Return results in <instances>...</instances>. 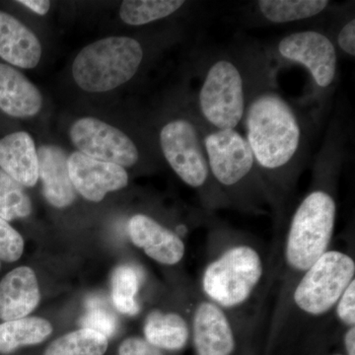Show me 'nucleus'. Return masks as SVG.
<instances>
[{
	"label": "nucleus",
	"instance_id": "obj_1",
	"mask_svg": "<svg viewBox=\"0 0 355 355\" xmlns=\"http://www.w3.org/2000/svg\"><path fill=\"white\" fill-rule=\"evenodd\" d=\"M277 67L270 64L254 87L241 125L268 190H286L309 153L307 119L287 101L277 85Z\"/></svg>",
	"mask_w": 355,
	"mask_h": 355
},
{
	"label": "nucleus",
	"instance_id": "obj_2",
	"mask_svg": "<svg viewBox=\"0 0 355 355\" xmlns=\"http://www.w3.org/2000/svg\"><path fill=\"white\" fill-rule=\"evenodd\" d=\"M272 60L270 51L258 48L222 51L210 58L193 99L203 123L216 130H237L254 87Z\"/></svg>",
	"mask_w": 355,
	"mask_h": 355
},
{
	"label": "nucleus",
	"instance_id": "obj_3",
	"mask_svg": "<svg viewBox=\"0 0 355 355\" xmlns=\"http://www.w3.org/2000/svg\"><path fill=\"white\" fill-rule=\"evenodd\" d=\"M144 55L137 40L108 37L81 50L72 64V76L77 85L87 92H108L137 76Z\"/></svg>",
	"mask_w": 355,
	"mask_h": 355
},
{
	"label": "nucleus",
	"instance_id": "obj_4",
	"mask_svg": "<svg viewBox=\"0 0 355 355\" xmlns=\"http://www.w3.org/2000/svg\"><path fill=\"white\" fill-rule=\"evenodd\" d=\"M159 146L165 160L178 177L191 188L209 198L220 191L210 174L205 144L202 121L195 103L189 110L167 120L159 130Z\"/></svg>",
	"mask_w": 355,
	"mask_h": 355
},
{
	"label": "nucleus",
	"instance_id": "obj_5",
	"mask_svg": "<svg viewBox=\"0 0 355 355\" xmlns=\"http://www.w3.org/2000/svg\"><path fill=\"white\" fill-rule=\"evenodd\" d=\"M336 202L330 191H309L294 211L287 232L286 261L291 270L304 272L327 251L333 238Z\"/></svg>",
	"mask_w": 355,
	"mask_h": 355
},
{
	"label": "nucleus",
	"instance_id": "obj_6",
	"mask_svg": "<svg viewBox=\"0 0 355 355\" xmlns=\"http://www.w3.org/2000/svg\"><path fill=\"white\" fill-rule=\"evenodd\" d=\"M263 275V261L259 252L249 245H237L205 268L202 292L222 309H232L249 300Z\"/></svg>",
	"mask_w": 355,
	"mask_h": 355
},
{
	"label": "nucleus",
	"instance_id": "obj_7",
	"mask_svg": "<svg viewBox=\"0 0 355 355\" xmlns=\"http://www.w3.org/2000/svg\"><path fill=\"white\" fill-rule=\"evenodd\" d=\"M202 130L210 174L220 191L240 196L249 191L251 186L265 188L253 153L241 132L216 130L203 121Z\"/></svg>",
	"mask_w": 355,
	"mask_h": 355
},
{
	"label": "nucleus",
	"instance_id": "obj_8",
	"mask_svg": "<svg viewBox=\"0 0 355 355\" xmlns=\"http://www.w3.org/2000/svg\"><path fill=\"white\" fill-rule=\"evenodd\" d=\"M355 277V261L343 252L327 251L303 273L293 292L299 309L319 317L335 307Z\"/></svg>",
	"mask_w": 355,
	"mask_h": 355
},
{
	"label": "nucleus",
	"instance_id": "obj_9",
	"mask_svg": "<svg viewBox=\"0 0 355 355\" xmlns=\"http://www.w3.org/2000/svg\"><path fill=\"white\" fill-rule=\"evenodd\" d=\"M275 58L305 67L312 79L313 95L320 99L336 83L338 49L323 32L305 30L286 35L277 43Z\"/></svg>",
	"mask_w": 355,
	"mask_h": 355
},
{
	"label": "nucleus",
	"instance_id": "obj_10",
	"mask_svg": "<svg viewBox=\"0 0 355 355\" xmlns=\"http://www.w3.org/2000/svg\"><path fill=\"white\" fill-rule=\"evenodd\" d=\"M70 139L79 153L96 160L114 163L123 168L137 165L139 147L119 128L92 118L79 119L70 128Z\"/></svg>",
	"mask_w": 355,
	"mask_h": 355
},
{
	"label": "nucleus",
	"instance_id": "obj_11",
	"mask_svg": "<svg viewBox=\"0 0 355 355\" xmlns=\"http://www.w3.org/2000/svg\"><path fill=\"white\" fill-rule=\"evenodd\" d=\"M67 165L74 189L90 202H101L110 191L121 190L128 184L125 168L96 160L79 151L70 154Z\"/></svg>",
	"mask_w": 355,
	"mask_h": 355
},
{
	"label": "nucleus",
	"instance_id": "obj_12",
	"mask_svg": "<svg viewBox=\"0 0 355 355\" xmlns=\"http://www.w3.org/2000/svg\"><path fill=\"white\" fill-rule=\"evenodd\" d=\"M128 231L133 244L157 263L174 266L184 258L183 240L150 216L135 214L128 221Z\"/></svg>",
	"mask_w": 355,
	"mask_h": 355
},
{
	"label": "nucleus",
	"instance_id": "obj_13",
	"mask_svg": "<svg viewBox=\"0 0 355 355\" xmlns=\"http://www.w3.org/2000/svg\"><path fill=\"white\" fill-rule=\"evenodd\" d=\"M193 343L198 355H230L234 333L222 308L209 300L198 303L193 316Z\"/></svg>",
	"mask_w": 355,
	"mask_h": 355
},
{
	"label": "nucleus",
	"instance_id": "obj_14",
	"mask_svg": "<svg viewBox=\"0 0 355 355\" xmlns=\"http://www.w3.org/2000/svg\"><path fill=\"white\" fill-rule=\"evenodd\" d=\"M41 298L38 280L32 268L20 266L0 282V319L4 322L26 318Z\"/></svg>",
	"mask_w": 355,
	"mask_h": 355
},
{
	"label": "nucleus",
	"instance_id": "obj_15",
	"mask_svg": "<svg viewBox=\"0 0 355 355\" xmlns=\"http://www.w3.org/2000/svg\"><path fill=\"white\" fill-rule=\"evenodd\" d=\"M37 151L44 198L58 209L69 207L76 200V191L70 179L67 153L55 146H42Z\"/></svg>",
	"mask_w": 355,
	"mask_h": 355
},
{
	"label": "nucleus",
	"instance_id": "obj_16",
	"mask_svg": "<svg viewBox=\"0 0 355 355\" xmlns=\"http://www.w3.org/2000/svg\"><path fill=\"white\" fill-rule=\"evenodd\" d=\"M0 168L21 186L38 183V151L29 133L16 132L0 139Z\"/></svg>",
	"mask_w": 355,
	"mask_h": 355
},
{
	"label": "nucleus",
	"instance_id": "obj_17",
	"mask_svg": "<svg viewBox=\"0 0 355 355\" xmlns=\"http://www.w3.org/2000/svg\"><path fill=\"white\" fill-rule=\"evenodd\" d=\"M41 57L36 35L10 14L0 11V58L14 67L31 69Z\"/></svg>",
	"mask_w": 355,
	"mask_h": 355
},
{
	"label": "nucleus",
	"instance_id": "obj_18",
	"mask_svg": "<svg viewBox=\"0 0 355 355\" xmlns=\"http://www.w3.org/2000/svg\"><path fill=\"white\" fill-rule=\"evenodd\" d=\"M41 92L17 69L0 64V110L13 118H31L42 109Z\"/></svg>",
	"mask_w": 355,
	"mask_h": 355
},
{
	"label": "nucleus",
	"instance_id": "obj_19",
	"mask_svg": "<svg viewBox=\"0 0 355 355\" xmlns=\"http://www.w3.org/2000/svg\"><path fill=\"white\" fill-rule=\"evenodd\" d=\"M144 336L146 342L156 349L178 350L188 343L190 329L181 315L154 311L147 317Z\"/></svg>",
	"mask_w": 355,
	"mask_h": 355
},
{
	"label": "nucleus",
	"instance_id": "obj_20",
	"mask_svg": "<svg viewBox=\"0 0 355 355\" xmlns=\"http://www.w3.org/2000/svg\"><path fill=\"white\" fill-rule=\"evenodd\" d=\"M328 0H260L256 8L261 18L272 24L312 19L330 8Z\"/></svg>",
	"mask_w": 355,
	"mask_h": 355
},
{
	"label": "nucleus",
	"instance_id": "obj_21",
	"mask_svg": "<svg viewBox=\"0 0 355 355\" xmlns=\"http://www.w3.org/2000/svg\"><path fill=\"white\" fill-rule=\"evenodd\" d=\"M53 333L46 319L26 317L0 324V352L7 354L27 345H38Z\"/></svg>",
	"mask_w": 355,
	"mask_h": 355
},
{
	"label": "nucleus",
	"instance_id": "obj_22",
	"mask_svg": "<svg viewBox=\"0 0 355 355\" xmlns=\"http://www.w3.org/2000/svg\"><path fill=\"white\" fill-rule=\"evenodd\" d=\"M186 4L183 0H125L121 4L120 17L125 24L144 26L174 15Z\"/></svg>",
	"mask_w": 355,
	"mask_h": 355
},
{
	"label": "nucleus",
	"instance_id": "obj_23",
	"mask_svg": "<svg viewBox=\"0 0 355 355\" xmlns=\"http://www.w3.org/2000/svg\"><path fill=\"white\" fill-rule=\"evenodd\" d=\"M108 338L92 330L80 329L51 343L44 355H104Z\"/></svg>",
	"mask_w": 355,
	"mask_h": 355
},
{
	"label": "nucleus",
	"instance_id": "obj_24",
	"mask_svg": "<svg viewBox=\"0 0 355 355\" xmlns=\"http://www.w3.org/2000/svg\"><path fill=\"white\" fill-rule=\"evenodd\" d=\"M140 284V273L132 266H121L114 270L112 279V297L119 312L135 316L139 312L137 297Z\"/></svg>",
	"mask_w": 355,
	"mask_h": 355
},
{
	"label": "nucleus",
	"instance_id": "obj_25",
	"mask_svg": "<svg viewBox=\"0 0 355 355\" xmlns=\"http://www.w3.org/2000/svg\"><path fill=\"white\" fill-rule=\"evenodd\" d=\"M32 203L24 187L0 169V217L12 221L31 214Z\"/></svg>",
	"mask_w": 355,
	"mask_h": 355
},
{
	"label": "nucleus",
	"instance_id": "obj_26",
	"mask_svg": "<svg viewBox=\"0 0 355 355\" xmlns=\"http://www.w3.org/2000/svg\"><path fill=\"white\" fill-rule=\"evenodd\" d=\"M83 329L97 331L107 338L116 331V318L101 297L93 296L86 303V313L80 322Z\"/></svg>",
	"mask_w": 355,
	"mask_h": 355
},
{
	"label": "nucleus",
	"instance_id": "obj_27",
	"mask_svg": "<svg viewBox=\"0 0 355 355\" xmlns=\"http://www.w3.org/2000/svg\"><path fill=\"white\" fill-rule=\"evenodd\" d=\"M24 251L22 236L0 217V260L13 263L19 260Z\"/></svg>",
	"mask_w": 355,
	"mask_h": 355
},
{
	"label": "nucleus",
	"instance_id": "obj_28",
	"mask_svg": "<svg viewBox=\"0 0 355 355\" xmlns=\"http://www.w3.org/2000/svg\"><path fill=\"white\" fill-rule=\"evenodd\" d=\"M336 316L345 326H355V279L350 282L336 304Z\"/></svg>",
	"mask_w": 355,
	"mask_h": 355
},
{
	"label": "nucleus",
	"instance_id": "obj_29",
	"mask_svg": "<svg viewBox=\"0 0 355 355\" xmlns=\"http://www.w3.org/2000/svg\"><path fill=\"white\" fill-rule=\"evenodd\" d=\"M336 48L338 46L340 51L350 58L355 55V19L354 16H347L336 32V41H334Z\"/></svg>",
	"mask_w": 355,
	"mask_h": 355
},
{
	"label": "nucleus",
	"instance_id": "obj_30",
	"mask_svg": "<svg viewBox=\"0 0 355 355\" xmlns=\"http://www.w3.org/2000/svg\"><path fill=\"white\" fill-rule=\"evenodd\" d=\"M120 355H161L160 350L140 338H130L121 343Z\"/></svg>",
	"mask_w": 355,
	"mask_h": 355
},
{
	"label": "nucleus",
	"instance_id": "obj_31",
	"mask_svg": "<svg viewBox=\"0 0 355 355\" xmlns=\"http://www.w3.org/2000/svg\"><path fill=\"white\" fill-rule=\"evenodd\" d=\"M18 3L22 4L33 12L41 16L46 15L51 8V1L48 0H19Z\"/></svg>",
	"mask_w": 355,
	"mask_h": 355
},
{
	"label": "nucleus",
	"instance_id": "obj_32",
	"mask_svg": "<svg viewBox=\"0 0 355 355\" xmlns=\"http://www.w3.org/2000/svg\"><path fill=\"white\" fill-rule=\"evenodd\" d=\"M345 345L347 354L355 355V326L350 327L345 333Z\"/></svg>",
	"mask_w": 355,
	"mask_h": 355
},
{
	"label": "nucleus",
	"instance_id": "obj_33",
	"mask_svg": "<svg viewBox=\"0 0 355 355\" xmlns=\"http://www.w3.org/2000/svg\"><path fill=\"white\" fill-rule=\"evenodd\" d=\"M334 355H342V354H334Z\"/></svg>",
	"mask_w": 355,
	"mask_h": 355
}]
</instances>
